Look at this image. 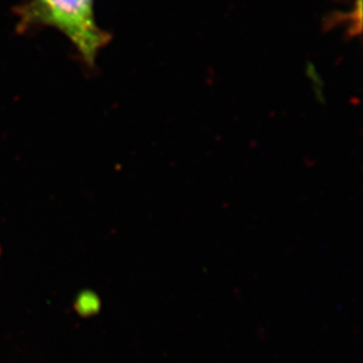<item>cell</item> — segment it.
<instances>
[{
	"mask_svg": "<svg viewBox=\"0 0 363 363\" xmlns=\"http://www.w3.org/2000/svg\"><path fill=\"white\" fill-rule=\"evenodd\" d=\"M14 13L18 32L55 28L69 39L87 67H94L100 51L112 39L96 24L94 0H25Z\"/></svg>",
	"mask_w": 363,
	"mask_h": 363,
	"instance_id": "6da1fadb",
	"label": "cell"
}]
</instances>
